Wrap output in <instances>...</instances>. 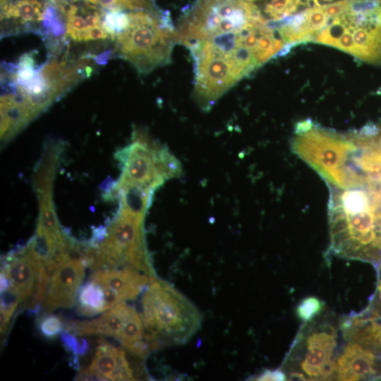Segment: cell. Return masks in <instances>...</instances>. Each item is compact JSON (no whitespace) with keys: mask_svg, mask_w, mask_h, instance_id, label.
Here are the masks:
<instances>
[{"mask_svg":"<svg viewBox=\"0 0 381 381\" xmlns=\"http://www.w3.org/2000/svg\"><path fill=\"white\" fill-rule=\"evenodd\" d=\"M377 186H329L328 217L334 254L381 263V202Z\"/></svg>","mask_w":381,"mask_h":381,"instance_id":"6da1fadb","label":"cell"},{"mask_svg":"<svg viewBox=\"0 0 381 381\" xmlns=\"http://www.w3.org/2000/svg\"><path fill=\"white\" fill-rule=\"evenodd\" d=\"M128 13L127 27L114 40L116 56L128 61L140 74L169 64L177 43L170 13L157 8Z\"/></svg>","mask_w":381,"mask_h":381,"instance_id":"7a4b0ae2","label":"cell"},{"mask_svg":"<svg viewBox=\"0 0 381 381\" xmlns=\"http://www.w3.org/2000/svg\"><path fill=\"white\" fill-rule=\"evenodd\" d=\"M141 304L150 349L185 343L200 327L201 315L195 306L167 282L150 278Z\"/></svg>","mask_w":381,"mask_h":381,"instance_id":"3957f363","label":"cell"},{"mask_svg":"<svg viewBox=\"0 0 381 381\" xmlns=\"http://www.w3.org/2000/svg\"><path fill=\"white\" fill-rule=\"evenodd\" d=\"M291 146L292 151L329 186L349 188L359 185L357 176L350 167L356 148L350 133H339L306 119L296 123Z\"/></svg>","mask_w":381,"mask_h":381,"instance_id":"277c9868","label":"cell"},{"mask_svg":"<svg viewBox=\"0 0 381 381\" xmlns=\"http://www.w3.org/2000/svg\"><path fill=\"white\" fill-rule=\"evenodd\" d=\"M144 216L120 205L105 238L87 252V265L94 271L122 267L149 273L151 269L144 241Z\"/></svg>","mask_w":381,"mask_h":381,"instance_id":"5b68a950","label":"cell"},{"mask_svg":"<svg viewBox=\"0 0 381 381\" xmlns=\"http://www.w3.org/2000/svg\"><path fill=\"white\" fill-rule=\"evenodd\" d=\"M117 158L122 164L118 182L153 191L183 173L181 163L169 149L140 129L133 131L131 143L119 152Z\"/></svg>","mask_w":381,"mask_h":381,"instance_id":"8992f818","label":"cell"},{"mask_svg":"<svg viewBox=\"0 0 381 381\" xmlns=\"http://www.w3.org/2000/svg\"><path fill=\"white\" fill-rule=\"evenodd\" d=\"M296 343L302 345L300 371L306 380H325L334 377L337 349V331L328 323L311 327Z\"/></svg>","mask_w":381,"mask_h":381,"instance_id":"52a82bcc","label":"cell"},{"mask_svg":"<svg viewBox=\"0 0 381 381\" xmlns=\"http://www.w3.org/2000/svg\"><path fill=\"white\" fill-rule=\"evenodd\" d=\"M24 248L4 258L1 272L6 276L10 282L8 288L18 294L20 302L31 298L30 306H35L45 298L50 272L42 263L29 255Z\"/></svg>","mask_w":381,"mask_h":381,"instance_id":"ba28073f","label":"cell"},{"mask_svg":"<svg viewBox=\"0 0 381 381\" xmlns=\"http://www.w3.org/2000/svg\"><path fill=\"white\" fill-rule=\"evenodd\" d=\"M87 265L85 258L69 259L55 269L43 302L46 311L51 313L59 308H69L75 304Z\"/></svg>","mask_w":381,"mask_h":381,"instance_id":"9c48e42d","label":"cell"},{"mask_svg":"<svg viewBox=\"0 0 381 381\" xmlns=\"http://www.w3.org/2000/svg\"><path fill=\"white\" fill-rule=\"evenodd\" d=\"M346 341L336 357L334 377L348 381L380 378L378 356L356 341Z\"/></svg>","mask_w":381,"mask_h":381,"instance_id":"30bf717a","label":"cell"},{"mask_svg":"<svg viewBox=\"0 0 381 381\" xmlns=\"http://www.w3.org/2000/svg\"><path fill=\"white\" fill-rule=\"evenodd\" d=\"M46 1L9 0L1 5V37L28 32L39 33Z\"/></svg>","mask_w":381,"mask_h":381,"instance_id":"8fae6325","label":"cell"},{"mask_svg":"<svg viewBox=\"0 0 381 381\" xmlns=\"http://www.w3.org/2000/svg\"><path fill=\"white\" fill-rule=\"evenodd\" d=\"M90 279L99 284L103 291L114 295L119 303L137 298L148 284L146 275L129 268L97 270Z\"/></svg>","mask_w":381,"mask_h":381,"instance_id":"7c38bea8","label":"cell"},{"mask_svg":"<svg viewBox=\"0 0 381 381\" xmlns=\"http://www.w3.org/2000/svg\"><path fill=\"white\" fill-rule=\"evenodd\" d=\"M133 310V307L121 302L109 310H105L99 318L92 320L68 322L65 329L74 335L102 334L116 339Z\"/></svg>","mask_w":381,"mask_h":381,"instance_id":"4fadbf2b","label":"cell"},{"mask_svg":"<svg viewBox=\"0 0 381 381\" xmlns=\"http://www.w3.org/2000/svg\"><path fill=\"white\" fill-rule=\"evenodd\" d=\"M89 367L107 380H135L124 351L104 340L99 341Z\"/></svg>","mask_w":381,"mask_h":381,"instance_id":"5bb4252c","label":"cell"},{"mask_svg":"<svg viewBox=\"0 0 381 381\" xmlns=\"http://www.w3.org/2000/svg\"><path fill=\"white\" fill-rule=\"evenodd\" d=\"M346 339L356 341L371 349L381 358V322L372 316L350 318L341 322Z\"/></svg>","mask_w":381,"mask_h":381,"instance_id":"9a60e30c","label":"cell"},{"mask_svg":"<svg viewBox=\"0 0 381 381\" xmlns=\"http://www.w3.org/2000/svg\"><path fill=\"white\" fill-rule=\"evenodd\" d=\"M105 311V301L102 288L92 280L85 284L79 291L78 312L92 316Z\"/></svg>","mask_w":381,"mask_h":381,"instance_id":"2e32d148","label":"cell"},{"mask_svg":"<svg viewBox=\"0 0 381 381\" xmlns=\"http://www.w3.org/2000/svg\"><path fill=\"white\" fill-rule=\"evenodd\" d=\"M155 0H90L89 5L101 11H136L157 8Z\"/></svg>","mask_w":381,"mask_h":381,"instance_id":"e0dca14e","label":"cell"},{"mask_svg":"<svg viewBox=\"0 0 381 381\" xmlns=\"http://www.w3.org/2000/svg\"><path fill=\"white\" fill-rule=\"evenodd\" d=\"M303 4L302 0H270L265 5L264 13L269 20H277L294 15Z\"/></svg>","mask_w":381,"mask_h":381,"instance_id":"ac0fdd59","label":"cell"},{"mask_svg":"<svg viewBox=\"0 0 381 381\" xmlns=\"http://www.w3.org/2000/svg\"><path fill=\"white\" fill-rule=\"evenodd\" d=\"M322 308L323 304L320 299L309 296L298 303L296 312L298 318L307 323L312 322L321 313Z\"/></svg>","mask_w":381,"mask_h":381,"instance_id":"d6986e66","label":"cell"},{"mask_svg":"<svg viewBox=\"0 0 381 381\" xmlns=\"http://www.w3.org/2000/svg\"><path fill=\"white\" fill-rule=\"evenodd\" d=\"M41 333L47 338H54L63 332L65 322L59 316L47 315L42 316L38 324Z\"/></svg>","mask_w":381,"mask_h":381,"instance_id":"ffe728a7","label":"cell"},{"mask_svg":"<svg viewBox=\"0 0 381 381\" xmlns=\"http://www.w3.org/2000/svg\"><path fill=\"white\" fill-rule=\"evenodd\" d=\"M61 340L66 350L72 354V358L78 359V356H84L88 351V343L85 339H78L74 334L68 332L61 333Z\"/></svg>","mask_w":381,"mask_h":381,"instance_id":"44dd1931","label":"cell"},{"mask_svg":"<svg viewBox=\"0 0 381 381\" xmlns=\"http://www.w3.org/2000/svg\"><path fill=\"white\" fill-rule=\"evenodd\" d=\"M349 3V0H340L334 3L322 6L323 9L329 18H334L343 13Z\"/></svg>","mask_w":381,"mask_h":381,"instance_id":"7402d4cb","label":"cell"},{"mask_svg":"<svg viewBox=\"0 0 381 381\" xmlns=\"http://www.w3.org/2000/svg\"><path fill=\"white\" fill-rule=\"evenodd\" d=\"M76 380H107L104 376L96 370L90 368L81 369L75 377Z\"/></svg>","mask_w":381,"mask_h":381,"instance_id":"603a6c76","label":"cell"},{"mask_svg":"<svg viewBox=\"0 0 381 381\" xmlns=\"http://www.w3.org/2000/svg\"><path fill=\"white\" fill-rule=\"evenodd\" d=\"M257 380H286L287 376L280 370H265L256 377Z\"/></svg>","mask_w":381,"mask_h":381,"instance_id":"cb8c5ba5","label":"cell"},{"mask_svg":"<svg viewBox=\"0 0 381 381\" xmlns=\"http://www.w3.org/2000/svg\"><path fill=\"white\" fill-rule=\"evenodd\" d=\"M377 296L380 301L381 302V277L380 279L378 286H377Z\"/></svg>","mask_w":381,"mask_h":381,"instance_id":"d4e9b609","label":"cell"},{"mask_svg":"<svg viewBox=\"0 0 381 381\" xmlns=\"http://www.w3.org/2000/svg\"><path fill=\"white\" fill-rule=\"evenodd\" d=\"M44 1L50 2L53 4L54 5H56L59 2L61 1V0H44Z\"/></svg>","mask_w":381,"mask_h":381,"instance_id":"484cf974","label":"cell"},{"mask_svg":"<svg viewBox=\"0 0 381 381\" xmlns=\"http://www.w3.org/2000/svg\"><path fill=\"white\" fill-rule=\"evenodd\" d=\"M373 318H375L376 319L379 320L380 321H381V315H375V316H372Z\"/></svg>","mask_w":381,"mask_h":381,"instance_id":"4316f807","label":"cell"},{"mask_svg":"<svg viewBox=\"0 0 381 381\" xmlns=\"http://www.w3.org/2000/svg\"><path fill=\"white\" fill-rule=\"evenodd\" d=\"M246 1H255V0H246Z\"/></svg>","mask_w":381,"mask_h":381,"instance_id":"83f0119b","label":"cell"}]
</instances>
